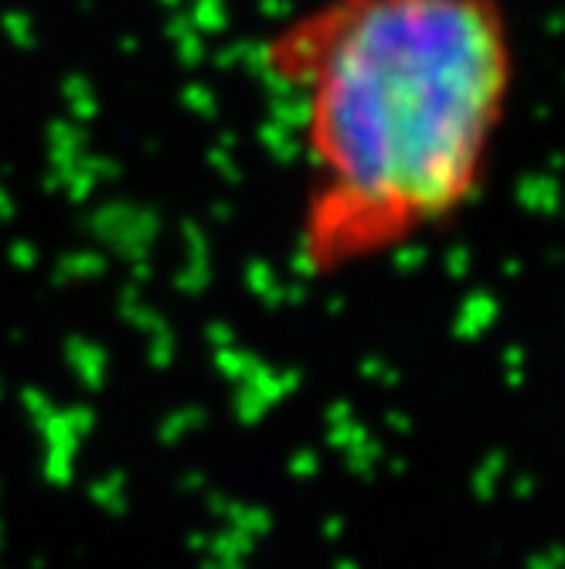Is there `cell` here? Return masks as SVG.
Segmentation results:
<instances>
[{
	"label": "cell",
	"instance_id": "1",
	"mask_svg": "<svg viewBox=\"0 0 565 569\" xmlns=\"http://www.w3.org/2000/svg\"><path fill=\"white\" fill-rule=\"evenodd\" d=\"M260 66L296 110L293 252L311 280L382 263L481 198L518 79L501 0H311Z\"/></svg>",
	"mask_w": 565,
	"mask_h": 569
}]
</instances>
